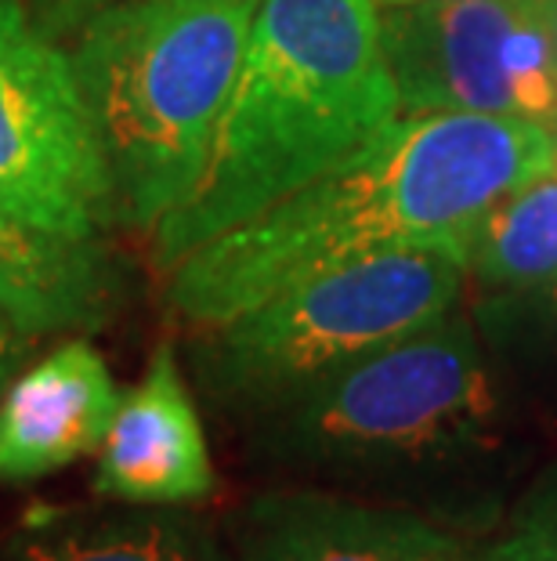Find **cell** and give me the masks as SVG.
<instances>
[{"label": "cell", "instance_id": "2", "mask_svg": "<svg viewBox=\"0 0 557 561\" xmlns=\"http://www.w3.org/2000/svg\"><path fill=\"white\" fill-rule=\"evenodd\" d=\"M402 116L373 0H260L204 174L149 236L152 265L171 272L362 157Z\"/></svg>", "mask_w": 557, "mask_h": 561}, {"label": "cell", "instance_id": "1", "mask_svg": "<svg viewBox=\"0 0 557 561\" xmlns=\"http://www.w3.org/2000/svg\"><path fill=\"white\" fill-rule=\"evenodd\" d=\"M557 167L550 127L485 113H406L301 193L196 247L167 276V308L214 327L290 286L381 250L453 243L514 188Z\"/></svg>", "mask_w": 557, "mask_h": 561}, {"label": "cell", "instance_id": "16", "mask_svg": "<svg viewBox=\"0 0 557 561\" xmlns=\"http://www.w3.org/2000/svg\"><path fill=\"white\" fill-rule=\"evenodd\" d=\"M37 344H40V337H33V333L22 330L15 319H8L0 312V399H4V391L11 388V380L33 363Z\"/></svg>", "mask_w": 557, "mask_h": 561}, {"label": "cell", "instance_id": "11", "mask_svg": "<svg viewBox=\"0 0 557 561\" xmlns=\"http://www.w3.org/2000/svg\"><path fill=\"white\" fill-rule=\"evenodd\" d=\"M127 265L109 236H62L0 210V312L33 337H91L127 305Z\"/></svg>", "mask_w": 557, "mask_h": 561}, {"label": "cell", "instance_id": "10", "mask_svg": "<svg viewBox=\"0 0 557 561\" xmlns=\"http://www.w3.org/2000/svg\"><path fill=\"white\" fill-rule=\"evenodd\" d=\"M124 391L88 337H62L0 399V485H26L102 449Z\"/></svg>", "mask_w": 557, "mask_h": 561}, {"label": "cell", "instance_id": "19", "mask_svg": "<svg viewBox=\"0 0 557 561\" xmlns=\"http://www.w3.org/2000/svg\"><path fill=\"white\" fill-rule=\"evenodd\" d=\"M376 8H402V4H423V0H373Z\"/></svg>", "mask_w": 557, "mask_h": 561}, {"label": "cell", "instance_id": "18", "mask_svg": "<svg viewBox=\"0 0 557 561\" xmlns=\"http://www.w3.org/2000/svg\"><path fill=\"white\" fill-rule=\"evenodd\" d=\"M543 19H547L550 44H554V58H557V0H543Z\"/></svg>", "mask_w": 557, "mask_h": 561}, {"label": "cell", "instance_id": "5", "mask_svg": "<svg viewBox=\"0 0 557 561\" xmlns=\"http://www.w3.org/2000/svg\"><path fill=\"white\" fill-rule=\"evenodd\" d=\"M467 279L453 243L344 261L246 312L188 330V369L221 416L243 424L365 352L456 312Z\"/></svg>", "mask_w": 557, "mask_h": 561}, {"label": "cell", "instance_id": "8", "mask_svg": "<svg viewBox=\"0 0 557 561\" xmlns=\"http://www.w3.org/2000/svg\"><path fill=\"white\" fill-rule=\"evenodd\" d=\"M235 561H478L453 525L323 485H279L229 522Z\"/></svg>", "mask_w": 557, "mask_h": 561}, {"label": "cell", "instance_id": "15", "mask_svg": "<svg viewBox=\"0 0 557 561\" xmlns=\"http://www.w3.org/2000/svg\"><path fill=\"white\" fill-rule=\"evenodd\" d=\"M19 4L30 15L33 26L62 44L66 37H73L88 19L98 15V11L127 4V0H19Z\"/></svg>", "mask_w": 557, "mask_h": 561}, {"label": "cell", "instance_id": "7", "mask_svg": "<svg viewBox=\"0 0 557 561\" xmlns=\"http://www.w3.org/2000/svg\"><path fill=\"white\" fill-rule=\"evenodd\" d=\"M402 113L557 121V58L543 0H423L381 8Z\"/></svg>", "mask_w": 557, "mask_h": 561}, {"label": "cell", "instance_id": "12", "mask_svg": "<svg viewBox=\"0 0 557 561\" xmlns=\"http://www.w3.org/2000/svg\"><path fill=\"white\" fill-rule=\"evenodd\" d=\"M0 561H235L193 507L73 504L30 507L0 533Z\"/></svg>", "mask_w": 557, "mask_h": 561}, {"label": "cell", "instance_id": "4", "mask_svg": "<svg viewBox=\"0 0 557 561\" xmlns=\"http://www.w3.org/2000/svg\"><path fill=\"white\" fill-rule=\"evenodd\" d=\"M260 0H127L66 37L113 188L149 236L193 196Z\"/></svg>", "mask_w": 557, "mask_h": 561}, {"label": "cell", "instance_id": "3", "mask_svg": "<svg viewBox=\"0 0 557 561\" xmlns=\"http://www.w3.org/2000/svg\"><path fill=\"white\" fill-rule=\"evenodd\" d=\"M257 463L301 485L413 500L500 449V391L456 312L365 352L240 424Z\"/></svg>", "mask_w": 557, "mask_h": 561}, {"label": "cell", "instance_id": "14", "mask_svg": "<svg viewBox=\"0 0 557 561\" xmlns=\"http://www.w3.org/2000/svg\"><path fill=\"white\" fill-rule=\"evenodd\" d=\"M478 561H557V482L539 485L521 500L507 529Z\"/></svg>", "mask_w": 557, "mask_h": 561}, {"label": "cell", "instance_id": "9", "mask_svg": "<svg viewBox=\"0 0 557 561\" xmlns=\"http://www.w3.org/2000/svg\"><path fill=\"white\" fill-rule=\"evenodd\" d=\"M94 457L91 493L113 504L199 507L218 493L210 442L171 341L152 348L146 374L124 391Z\"/></svg>", "mask_w": 557, "mask_h": 561}, {"label": "cell", "instance_id": "20", "mask_svg": "<svg viewBox=\"0 0 557 561\" xmlns=\"http://www.w3.org/2000/svg\"><path fill=\"white\" fill-rule=\"evenodd\" d=\"M550 135H554V157H557V121H554V127H550Z\"/></svg>", "mask_w": 557, "mask_h": 561}, {"label": "cell", "instance_id": "6", "mask_svg": "<svg viewBox=\"0 0 557 561\" xmlns=\"http://www.w3.org/2000/svg\"><path fill=\"white\" fill-rule=\"evenodd\" d=\"M0 210L40 229L109 236L113 188L66 44L0 0Z\"/></svg>", "mask_w": 557, "mask_h": 561}, {"label": "cell", "instance_id": "17", "mask_svg": "<svg viewBox=\"0 0 557 561\" xmlns=\"http://www.w3.org/2000/svg\"><path fill=\"white\" fill-rule=\"evenodd\" d=\"M518 297V312L521 322L532 327L539 344L557 355V279L539 286V290H529V294H514Z\"/></svg>", "mask_w": 557, "mask_h": 561}, {"label": "cell", "instance_id": "13", "mask_svg": "<svg viewBox=\"0 0 557 561\" xmlns=\"http://www.w3.org/2000/svg\"><path fill=\"white\" fill-rule=\"evenodd\" d=\"M467 276L503 294L557 279V167L503 196L464 243Z\"/></svg>", "mask_w": 557, "mask_h": 561}]
</instances>
